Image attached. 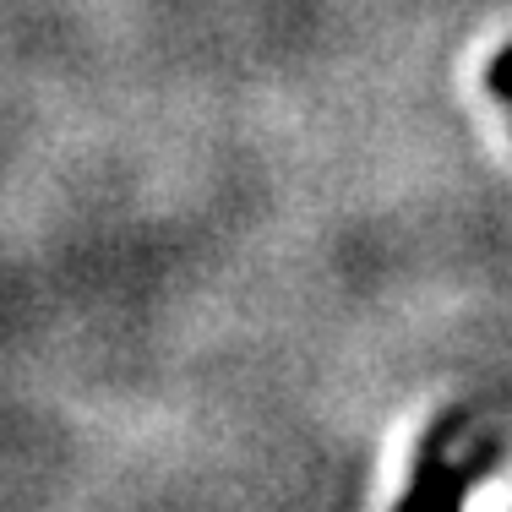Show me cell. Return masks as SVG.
<instances>
[{"label": "cell", "mask_w": 512, "mask_h": 512, "mask_svg": "<svg viewBox=\"0 0 512 512\" xmlns=\"http://www.w3.org/2000/svg\"><path fill=\"white\" fill-rule=\"evenodd\" d=\"M502 463V442L474 436V414L469 409H447L425 425L420 447H414V469L409 485L398 496L393 512H463V502L474 496V485Z\"/></svg>", "instance_id": "cell-1"}]
</instances>
